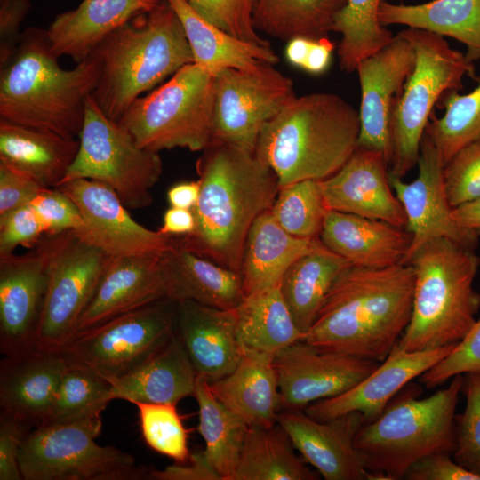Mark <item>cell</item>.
I'll return each instance as SVG.
<instances>
[{
  "label": "cell",
  "mask_w": 480,
  "mask_h": 480,
  "mask_svg": "<svg viewBox=\"0 0 480 480\" xmlns=\"http://www.w3.org/2000/svg\"><path fill=\"white\" fill-rule=\"evenodd\" d=\"M413 290L410 264L350 265L332 284L304 340L323 351L382 362L411 320Z\"/></svg>",
  "instance_id": "cell-1"
},
{
  "label": "cell",
  "mask_w": 480,
  "mask_h": 480,
  "mask_svg": "<svg viewBox=\"0 0 480 480\" xmlns=\"http://www.w3.org/2000/svg\"><path fill=\"white\" fill-rule=\"evenodd\" d=\"M203 151L196 164L200 194L192 209L196 227L174 239L185 250L240 272L248 232L271 209L278 180L254 152L218 142Z\"/></svg>",
  "instance_id": "cell-2"
},
{
  "label": "cell",
  "mask_w": 480,
  "mask_h": 480,
  "mask_svg": "<svg viewBox=\"0 0 480 480\" xmlns=\"http://www.w3.org/2000/svg\"><path fill=\"white\" fill-rule=\"evenodd\" d=\"M51 48L46 30L29 28L0 68V119L45 129L65 138L79 137L86 101L100 75L95 53L62 68Z\"/></svg>",
  "instance_id": "cell-3"
},
{
  "label": "cell",
  "mask_w": 480,
  "mask_h": 480,
  "mask_svg": "<svg viewBox=\"0 0 480 480\" xmlns=\"http://www.w3.org/2000/svg\"><path fill=\"white\" fill-rule=\"evenodd\" d=\"M359 113L340 96H294L260 131L255 155L275 172L279 188L323 180L339 171L357 146Z\"/></svg>",
  "instance_id": "cell-4"
},
{
  "label": "cell",
  "mask_w": 480,
  "mask_h": 480,
  "mask_svg": "<svg viewBox=\"0 0 480 480\" xmlns=\"http://www.w3.org/2000/svg\"><path fill=\"white\" fill-rule=\"evenodd\" d=\"M93 53L101 69L92 97L117 122L137 98L194 62L182 25L164 0L115 30Z\"/></svg>",
  "instance_id": "cell-5"
},
{
  "label": "cell",
  "mask_w": 480,
  "mask_h": 480,
  "mask_svg": "<svg viewBox=\"0 0 480 480\" xmlns=\"http://www.w3.org/2000/svg\"><path fill=\"white\" fill-rule=\"evenodd\" d=\"M411 320L396 347L407 351L458 344L475 324L480 293L474 288L480 258L475 250L439 238L417 250Z\"/></svg>",
  "instance_id": "cell-6"
},
{
  "label": "cell",
  "mask_w": 480,
  "mask_h": 480,
  "mask_svg": "<svg viewBox=\"0 0 480 480\" xmlns=\"http://www.w3.org/2000/svg\"><path fill=\"white\" fill-rule=\"evenodd\" d=\"M463 374L448 387L420 398L421 388L407 384L373 421L364 422L354 440L364 467L380 480L404 478L418 460L455 448V411Z\"/></svg>",
  "instance_id": "cell-7"
},
{
  "label": "cell",
  "mask_w": 480,
  "mask_h": 480,
  "mask_svg": "<svg viewBox=\"0 0 480 480\" xmlns=\"http://www.w3.org/2000/svg\"><path fill=\"white\" fill-rule=\"evenodd\" d=\"M400 33L416 54L414 68L389 117L393 148L389 173L403 178L417 165L421 139L435 104L448 92L462 89L465 76H477L465 53L452 48L444 36L413 28Z\"/></svg>",
  "instance_id": "cell-8"
},
{
  "label": "cell",
  "mask_w": 480,
  "mask_h": 480,
  "mask_svg": "<svg viewBox=\"0 0 480 480\" xmlns=\"http://www.w3.org/2000/svg\"><path fill=\"white\" fill-rule=\"evenodd\" d=\"M214 74L192 62L145 96L118 123L141 148L201 151L212 143Z\"/></svg>",
  "instance_id": "cell-9"
},
{
  "label": "cell",
  "mask_w": 480,
  "mask_h": 480,
  "mask_svg": "<svg viewBox=\"0 0 480 480\" xmlns=\"http://www.w3.org/2000/svg\"><path fill=\"white\" fill-rule=\"evenodd\" d=\"M101 412L33 428L23 440L19 462L25 480H140L149 469L134 457L95 439Z\"/></svg>",
  "instance_id": "cell-10"
},
{
  "label": "cell",
  "mask_w": 480,
  "mask_h": 480,
  "mask_svg": "<svg viewBox=\"0 0 480 480\" xmlns=\"http://www.w3.org/2000/svg\"><path fill=\"white\" fill-rule=\"evenodd\" d=\"M79 148L61 184L88 179L108 186L126 208H145L163 172L158 152L141 148L117 121L109 118L92 95L86 101ZM60 184V185H61Z\"/></svg>",
  "instance_id": "cell-11"
},
{
  "label": "cell",
  "mask_w": 480,
  "mask_h": 480,
  "mask_svg": "<svg viewBox=\"0 0 480 480\" xmlns=\"http://www.w3.org/2000/svg\"><path fill=\"white\" fill-rule=\"evenodd\" d=\"M47 285L31 348L59 352L75 334L111 256L72 231L44 236Z\"/></svg>",
  "instance_id": "cell-12"
},
{
  "label": "cell",
  "mask_w": 480,
  "mask_h": 480,
  "mask_svg": "<svg viewBox=\"0 0 480 480\" xmlns=\"http://www.w3.org/2000/svg\"><path fill=\"white\" fill-rule=\"evenodd\" d=\"M178 301L159 299L74 334L59 353L106 380L122 377L154 355L175 331Z\"/></svg>",
  "instance_id": "cell-13"
},
{
  "label": "cell",
  "mask_w": 480,
  "mask_h": 480,
  "mask_svg": "<svg viewBox=\"0 0 480 480\" xmlns=\"http://www.w3.org/2000/svg\"><path fill=\"white\" fill-rule=\"evenodd\" d=\"M264 62L214 74L212 143L255 151L260 131L294 96L292 82Z\"/></svg>",
  "instance_id": "cell-14"
},
{
  "label": "cell",
  "mask_w": 480,
  "mask_h": 480,
  "mask_svg": "<svg viewBox=\"0 0 480 480\" xmlns=\"http://www.w3.org/2000/svg\"><path fill=\"white\" fill-rule=\"evenodd\" d=\"M57 188L70 196L82 215L83 228L72 232L108 255L160 253L171 247L173 236L148 229L135 221L117 195L106 184L77 179Z\"/></svg>",
  "instance_id": "cell-15"
},
{
  "label": "cell",
  "mask_w": 480,
  "mask_h": 480,
  "mask_svg": "<svg viewBox=\"0 0 480 480\" xmlns=\"http://www.w3.org/2000/svg\"><path fill=\"white\" fill-rule=\"evenodd\" d=\"M377 361L317 349L305 340L274 358L281 411H304L310 404L340 395L378 365Z\"/></svg>",
  "instance_id": "cell-16"
},
{
  "label": "cell",
  "mask_w": 480,
  "mask_h": 480,
  "mask_svg": "<svg viewBox=\"0 0 480 480\" xmlns=\"http://www.w3.org/2000/svg\"><path fill=\"white\" fill-rule=\"evenodd\" d=\"M417 165L418 175L410 182L389 173L391 186L405 213V228L412 238L406 264L422 245L439 238L475 250L479 237L460 228L453 220L444 184V164L426 132Z\"/></svg>",
  "instance_id": "cell-17"
},
{
  "label": "cell",
  "mask_w": 480,
  "mask_h": 480,
  "mask_svg": "<svg viewBox=\"0 0 480 480\" xmlns=\"http://www.w3.org/2000/svg\"><path fill=\"white\" fill-rule=\"evenodd\" d=\"M415 60L412 45L399 32L386 47L360 61L356 69L361 88L357 146L380 151L389 167L393 159L390 112Z\"/></svg>",
  "instance_id": "cell-18"
},
{
  "label": "cell",
  "mask_w": 480,
  "mask_h": 480,
  "mask_svg": "<svg viewBox=\"0 0 480 480\" xmlns=\"http://www.w3.org/2000/svg\"><path fill=\"white\" fill-rule=\"evenodd\" d=\"M276 422L303 460L325 480H380L370 472L355 447L356 433L365 422L358 412L327 421L310 418L304 411H281Z\"/></svg>",
  "instance_id": "cell-19"
},
{
  "label": "cell",
  "mask_w": 480,
  "mask_h": 480,
  "mask_svg": "<svg viewBox=\"0 0 480 480\" xmlns=\"http://www.w3.org/2000/svg\"><path fill=\"white\" fill-rule=\"evenodd\" d=\"M388 168L380 151L356 146L339 171L318 181L325 208L405 228V213L391 186Z\"/></svg>",
  "instance_id": "cell-20"
},
{
  "label": "cell",
  "mask_w": 480,
  "mask_h": 480,
  "mask_svg": "<svg viewBox=\"0 0 480 480\" xmlns=\"http://www.w3.org/2000/svg\"><path fill=\"white\" fill-rule=\"evenodd\" d=\"M456 345L421 351H407L395 346L382 363L353 388L310 404L304 412L314 420L327 421L358 412L365 422L373 421L407 384L445 357Z\"/></svg>",
  "instance_id": "cell-21"
},
{
  "label": "cell",
  "mask_w": 480,
  "mask_h": 480,
  "mask_svg": "<svg viewBox=\"0 0 480 480\" xmlns=\"http://www.w3.org/2000/svg\"><path fill=\"white\" fill-rule=\"evenodd\" d=\"M47 279L43 238L28 253L0 255V345L4 356L31 348Z\"/></svg>",
  "instance_id": "cell-22"
},
{
  "label": "cell",
  "mask_w": 480,
  "mask_h": 480,
  "mask_svg": "<svg viewBox=\"0 0 480 480\" xmlns=\"http://www.w3.org/2000/svg\"><path fill=\"white\" fill-rule=\"evenodd\" d=\"M163 252L110 257L75 334L166 297Z\"/></svg>",
  "instance_id": "cell-23"
},
{
  "label": "cell",
  "mask_w": 480,
  "mask_h": 480,
  "mask_svg": "<svg viewBox=\"0 0 480 480\" xmlns=\"http://www.w3.org/2000/svg\"><path fill=\"white\" fill-rule=\"evenodd\" d=\"M175 332L196 372L210 383L236 367L242 348L234 309H220L193 300L178 301Z\"/></svg>",
  "instance_id": "cell-24"
},
{
  "label": "cell",
  "mask_w": 480,
  "mask_h": 480,
  "mask_svg": "<svg viewBox=\"0 0 480 480\" xmlns=\"http://www.w3.org/2000/svg\"><path fill=\"white\" fill-rule=\"evenodd\" d=\"M66 367L59 352L30 348L4 356L0 367L1 412L33 428L44 423Z\"/></svg>",
  "instance_id": "cell-25"
},
{
  "label": "cell",
  "mask_w": 480,
  "mask_h": 480,
  "mask_svg": "<svg viewBox=\"0 0 480 480\" xmlns=\"http://www.w3.org/2000/svg\"><path fill=\"white\" fill-rule=\"evenodd\" d=\"M319 239L351 265L385 268L406 264L412 235L383 220L326 210Z\"/></svg>",
  "instance_id": "cell-26"
},
{
  "label": "cell",
  "mask_w": 480,
  "mask_h": 480,
  "mask_svg": "<svg viewBox=\"0 0 480 480\" xmlns=\"http://www.w3.org/2000/svg\"><path fill=\"white\" fill-rule=\"evenodd\" d=\"M161 0H83L55 17L46 33L56 57L76 63L87 59L115 30L135 16L149 12Z\"/></svg>",
  "instance_id": "cell-27"
},
{
  "label": "cell",
  "mask_w": 480,
  "mask_h": 480,
  "mask_svg": "<svg viewBox=\"0 0 480 480\" xmlns=\"http://www.w3.org/2000/svg\"><path fill=\"white\" fill-rule=\"evenodd\" d=\"M166 297L193 300L220 309H234L244 298L242 276L212 260L185 250L174 236L163 252Z\"/></svg>",
  "instance_id": "cell-28"
},
{
  "label": "cell",
  "mask_w": 480,
  "mask_h": 480,
  "mask_svg": "<svg viewBox=\"0 0 480 480\" xmlns=\"http://www.w3.org/2000/svg\"><path fill=\"white\" fill-rule=\"evenodd\" d=\"M197 373L174 331L154 355L127 374L109 380L110 398L177 404L193 396Z\"/></svg>",
  "instance_id": "cell-29"
},
{
  "label": "cell",
  "mask_w": 480,
  "mask_h": 480,
  "mask_svg": "<svg viewBox=\"0 0 480 480\" xmlns=\"http://www.w3.org/2000/svg\"><path fill=\"white\" fill-rule=\"evenodd\" d=\"M209 384L218 400L248 427L277 423L280 392L274 357L242 349L234 371Z\"/></svg>",
  "instance_id": "cell-30"
},
{
  "label": "cell",
  "mask_w": 480,
  "mask_h": 480,
  "mask_svg": "<svg viewBox=\"0 0 480 480\" xmlns=\"http://www.w3.org/2000/svg\"><path fill=\"white\" fill-rule=\"evenodd\" d=\"M79 148V140L0 119V164L44 188L59 187Z\"/></svg>",
  "instance_id": "cell-31"
},
{
  "label": "cell",
  "mask_w": 480,
  "mask_h": 480,
  "mask_svg": "<svg viewBox=\"0 0 480 480\" xmlns=\"http://www.w3.org/2000/svg\"><path fill=\"white\" fill-rule=\"evenodd\" d=\"M178 16L194 62L212 74L224 68L252 70L264 62L276 64L270 46L239 39L202 17L186 0H164Z\"/></svg>",
  "instance_id": "cell-32"
},
{
  "label": "cell",
  "mask_w": 480,
  "mask_h": 480,
  "mask_svg": "<svg viewBox=\"0 0 480 480\" xmlns=\"http://www.w3.org/2000/svg\"><path fill=\"white\" fill-rule=\"evenodd\" d=\"M314 239L289 234L270 211L258 216L248 232L240 268L244 296L278 285L292 264L311 249Z\"/></svg>",
  "instance_id": "cell-33"
},
{
  "label": "cell",
  "mask_w": 480,
  "mask_h": 480,
  "mask_svg": "<svg viewBox=\"0 0 480 480\" xmlns=\"http://www.w3.org/2000/svg\"><path fill=\"white\" fill-rule=\"evenodd\" d=\"M379 20L385 27L404 25L452 37L466 46L468 61H480V0H431L419 4L384 0Z\"/></svg>",
  "instance_id": "cell-34"
},
{
  "label": "cell",
  "mask_w": 480,
  "mask_h": 480,
  "mask_svg": "<svg viewBox=\"0 0 480 480\" xmlns=\"http://www.w3.org/2000/svg\"><path fill=\"white\" fill-rule=\"evenodd\" d=\"M350 265L316 237L311 249L295 260L283 276L279 283L281 293L297 327L305 336L332 284Z\"/></svg>",
  "instance_id": "cell-35"
},
{
  "label": "cell",
  "mask_w": 480,
  "mask_h": 480,
  "mask_svg": "<svg viewBox=\"0 0 480 480\" xmlns=\"http://www.w3.org/2000/svg\"><path fill=\"white\" fill-rule=\"evenodd\" d=\"M236 336L242 349L276 357L304 340L281 293L279 284L244 296L235 308Z\"/></svg>",
  "instance_id": "cell-36"
},
{
  "label": "cell",
  "mask_w": 480,
  "mask_h": 480,
  "mask_svg": "<svg viewBox=\"0 0 480 480\" xmlns=\"http://www.w3.org/2000/svg\"><path fill=\"white\" fill-rule=\"evenodd\" d=\"M283 428L249 427L232 480H316Z\"/></svg>",
  "instance_id": "cell-37"
},
{
  "label": "cell",
  "mask_w": 480,
  "mask_h": 480,
  "mask_svg": "<svg viewBox=\"0 0 480 480\" xmlns=\"http://www.w3.org/2000/svg\"><path fill=\"white\" fill-rule=\"evenodd\" d=\"M193 396L198 404V431L205 443L202 454L220 480H232L249 427L218 400L200 375Z\"/></svg>",
  "instance_id": "cell-38"
},
{
  "label": "cell",
  "mask_w": 480,
  "mask_h": 480,
  "mask_svg": "<svg viewBox=\"0 0 480 480\" xmlns=\"http://www.w3.org/2000/svg\"><path fill=\"white\" fill-rule=\"evenodd\" d=\"M346 0H255L252 23L257 31L289 41L317 39L332 31L334 15Z\"/></svg>",
  "instance_id": "cell-39"
},
{
  "label": "cell",
  "mask_w": 480,
  "mask_h": 480,
  "mask_svg": "<svg viewBox=\"0 0 480 480\" xmlns=\"http://www.w3.org/2000/svg\"><path fill=\"white\" fill-rule=\"evenodd\" d=\"M383 1L346 0L334 15L332 31L341 35L337 54L342 70L356 71L360 61L380 52L393 40L392 32L379 20Z\"/></svg>",
  "instance_id": "cell-40"
},
{
  "label": "cell",
  "mask_w": 480,
  "mask_h": 480,
  "mask_svg": "<svg viewBox=\"0 0 480 480\" xmlns=\"http://www.w3.org/2000/svg\"><path fill=\"white\" fill-rule=\"evenodd\" d=\"M444 105V116L432 113L425 132L445 165L460 148L480 139V83L466 94L448 92Z\"/></svg>",
  "instance_id": "cell-41"
},
{
  "label": "cell",
  "mask_w": 480,
  "mask_h": 480,
  "mask_svg": "<svg viewBox=\"0 0 480 480\" xmlns=\"http://www.w3.org/2000/svg\"><path fill=\"white\" fill-rule=\"evenodd\" d=\"M110 388V382L96 372L67 361L49 416L43 424L102 412L111 401Z\"/></svg>",
  "instance_id": "cell-42"
},
{
  "label": "cell",
  "mask_w": 480,
  "mask_h": 480,
  "mask_svg": "<svg viewBox=\"0 0 480 480\" xmlns=\"http://www.w3.org/2000/svg\"><path fill=\"white\" fill-rule=\"evenodd\" d=\"M326 210L318 181L304 180L280 188L269 211L289 234L314 239L319 236Z\"/></svg>",
  "instance_id": "cell-43"
},
{
  "label": "cell",
  "mask_w": 480,
  "mask_h": 480,
  "mask_svg": "<svg viewBox=\"0 0 480 480\" xmlns=\"http://www.w3.org/2000/svg\"><path fill=\"white\" fill-rule=\"evenodd\" d=\"M146 444L178 464L191 459L188 429L173 404L134 402Z\"/></svg>",
  "instance_id": "cell-44"
},
{
  "label": "cell",
  "mask_w": 480,
  "mask_h": 480,
  "mask_svg": "<svg viewBox=\"0 0 480 480\" xmlns=\"http://www.w3.org/2000/svg\"><path fill=\"white\" fill-rule=\"evenodd\" d=\"M463 413L455 416L453 459L480 476V370L463 374Z\"/></svg>",
  "instance_id": "cell-45"
},
{
  "label": "cell",
  "mask_w": 480,
  "mask_h": 480,
  "mask_svg": "<svg viewBox=\"0 0 480 480\" xmlns=\"http://www.w3.org/2000/svg\"><path fill=\"white\" fill-rule=\"evenodd\" d=\"M202 17L232 36L259 45L270 46L252 23L255 0H186Z\"/></svg>",
  "instance_id": "cell-46"
},
{
  "label": "cell",
  "mask_w": 480,
  "mask_h": 480,
  "mask_svg": "<svg viewBox=\"0 0 480 480\" xmlns=\"http://www.w3.org/2000/svg\"><path fill=\"white\" fill-rule=\"evenodd\" d=\"M444 184L453 208L480 196V139L460 148L445 164Z\"/></svg>",
  "instance_id": "cell-47"
},
{
  "label": "cell",
  "mask_w": 480,
  "mask_h": 480,
  "mask_svg": "<svg viewBox=\"0 0 480 480\" xmlns=\"http://www.w3.org/2000/svg\"><path fill=\"white\" fill-rule=\"evenodd\" d=\"M479 370L480 317L445 357L420 376V381L426 388H434L455 375Z\"/></svg>",
  "instance_id": "cell-48"
},
{
  "label": "cell",
  "mask_w": 480,
  "mask_h": 480,
  "mask_svg": "<svg viewBox=\"0 0 480 480\" xmlns=\"http://www.w3.org/2000/svg\"><path fill=\"white\" fill-rule=\"evenodd\" d=\"M45 236L78 231L84 226L80 211L70 196L60 188H44L29 203Z\"/></svg>",
  "instance_id": "cell-49"
},
{
  "label": "cell",
  "mask_w": 480,
  "mask_h": 480,
  "mask_svg": "<svg viewBox=\"0 0 480 480\" xmlns=\"http://www.w3.org/2000/svg\"><path fill=\"white\" fill-rule=\"evenodd\" d=\"M45 236L36 213L26 204L0 217V255L13 253L18 246L34 248Z\"/></svg>",
  "instance_id": "cell-50"
},
{
  "label": "cell",
  "mask_w": 480,
  "mask_h": 480,
  "mask_svg": "<svg viewBox=\"0 0 480 480\" xmlns=\"http://www.w3.org/2000/svg\"><path fill=\"white\" fill-rule=\"evenodd\" d=\"M33 428L28 422L0 413V480L22 478L19 456L27 434Z\"/></svg>",
  "instance_id": "cell-51"
},
{
  "label": "cell",
  "mask_w": 480,
  "mask_h": 480,
  "mask_svg": "<svg viewBox=\"0 0 480 480\" xmlns=\"http://www.w3.org/2000/svg\"><path fill=\"white\" fill-rule=\"evenodd\" d=\"M450 452H436L415 462L407 480H480V476L459 464Z\"/></svg>",
  "instance_id": "cell-52"
},
{
  "label": "cell",
  "mask_w": 480,
  "mask_h": 480,
  "mask_svg": "<svg viewBox=\"0 0 480 480\" xmlns=\"http://www.w3.org/2000/svg\"><path fill=\"white\" fill-rule=\"evenodd\" d=\"M44 187L0 164V217L28 204Z\"/></svg>",
  "instance_id": "cell-53"
},
{
  "label": "cell",
  "mask_w": 480,
  "mask_h": 480,
  "mask_svg": "<svg viewBox=\"0 0 480 480\" xmlns=\"http://www.w3.org/2000/svg\"><path fill=\"white\" fill-rule=\"evenodd\" d=\"M31 7L29 0H0V68L13 55L20 42V25Z\"/></svg>",
  "instance_id": "cell-54"
},
{
  "label": "cell",
  "mask_w": 480,
  "mask_h": 480,
  "mask_svg": "<svg viewBox=\"0 0 480 480\" xmlns=\"http://www.w3.org/2000/svg\"><path fill=\"white\" fill-rule=\"evenodd\" d=\"M190 465L168 466L162 470L150 469L148 479L157 480H220L219 475L201 452L191 454Z\"/></svg>",
  "instance_id": "cell-55"
},
{
  "label": "cell",
  "mask_w": 480,
  "mask_h": 480,
  "mask_svg": "<svg viewBox=\"0 0 480 480\" xmlns=\"http://www.w3.org/2000/svg\"><path fill=\"white\" fill-rule=\"evenodd\" d=\"M334 48L328 36L311 39L302 69L312 75L323 74L331 64Z\"/></svg>",
  "instance_id": "cell-56"
},
{
  "label": "cell",
  "mask_w": 480,
  "mask_h": 480,
  "mask_svg": "<svg viewBox=\"0 0 480 480\" xmlns=\"http://www.w3.org/2000/svg\"><path fill=\"white\" fill-rule=\"evenodd\" d=\"M196 227V219L192 210L170 206L164 213L163 224L158 231L167 236H187Z\"/></svg>",
  "instance_id": "cell-57"
},
{
  "label": "cell",
  "mask_w": 480,
  "mask_h": 480,
  "mask_svg": "<svg viewBox=\"0 0 480 480\" xmlns=\"http://www.w3.org/2000/svg\"><path fill=\"white\" fill-rule=\"evenodd\" d=\"M200 188L199 180L174 184L167 191V201L170 206L192 210L198 200Z\"/></svg>",
  "instance_id": "cell-58"
},
{
  "label": "cell",
  "mask_w": 480,
  "mask_h": 480,
  "mask_svg": "<svg viewBox=\"0 0 480 480\" xmlns=\"http://www.w3.org/2000/svg\"><path fill=\"white\" fill-rule=\"evenodd\" d=\"M452 215L460 228L480 238V196L453 207Z\"/></svg>",
  "instance_id": "cell-59"
},
{
  "label": "cell",
  "mask_w": 480,
  "mask_h": 480,
  "mask_svg": "<svg viewBox=\"0 0 480 480\" xmlns=\"http://www.w3.org/2000/svg\"><path fill=\"white\" fill-rule=\"evenodd\" d=\"M312 38L297 36L287 42L285 58L294 67L302 68Z\"/></svg>",
  "instance_id": "cell-60"
}]
</instances>
